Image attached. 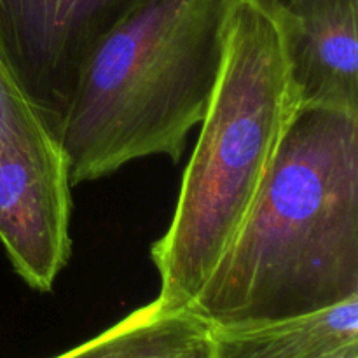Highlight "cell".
I'll return each instance as SVG.
<instances>
[{"mask_svg":"<svg viewBox=\"0 0 358 358\" xmlns=\"http://www.w3.org/2000/svg\"><path fill=\"white\" fill-rule=\"evenodd\" d=\"M358 296V112L301 105L247 220L187 310L212 329Z\"/></svg>","mask_w":358,"mask_h":358,"instance_id":"1","label":"cell"},{"mask_svg":"<svg viewBox=\"0 0 358 358\" xmlns=\"http://www.w3.org/2000/svg\"><path fill=\"white\" fill-rule=\"evenodd\" d=\"M299 107L278 17L262 0H238L173 217L150 247L164 306L187 310L198 296L247 220Z\"/></svg>","mask_w":358,"mask_h":358,"instance_id":"2","label":"cell"},{"mask_svg":"<svg viewBox=\"0 0 358 358\" xmlns=\"http://www.w3.org/2000/svg\"><path fill=\"white\" fill-rule=\"evenodd\" d=\"M238 0H142L87 59L58 126L72 185L178 163L205 115Z\"/></svg>","mask_w":358,"mask_h":358,"instance_id":"3","label":"cell"},{"mask_svg":"<svg viewBox=\"0 0 358 358\" xmlns=\"http://www.w3.org/2000/svg\"><path fill=\"white\" fill-rule=\"evenodd\" d=\"M142 0H0V58L58 135L101 41Z\"/></svg>","mask_w":358,"mask_h":358,"instance_id":"4","label":"cell"},{"mask_svg":"<svg viewBox=\"0 0 358 358\" xmlns=\"http://www.w3.org/2000/svg\"><path fill=\"white\" fill-rule=\"evenodd\" d=\"M70 187L52 129L0 145V241L14 271L37 292L52 290L70 259Z\"/></svg>","mask_w":358,"mask_h":358,"instance_id":"5","label":"cell"},{"mask_svg":"<svg viewBox=\"0 0 358 358\" xmlns=\"http://www.w3.org/2000/svg\"><path fill=\"white\" fill-rule=\"evenodd\" d=\"M278 17L301 105L358 112V0H262Z\"/></svg>","mask_w":358,"mask_h":358,"instance_id":"6","label":"cell"},{"mask_svg":"<svg viewBox=\"0 0 358 358\" xmlns=\"http://www.w3.org/2000/svg\"><path fill=\"white\" fill-rule=\"evenodd\" d=\"M213 358H358V296L285 320L212 329Z\"/></svg>","mask_w":358,"mask_h":358,"instance_id":"7","label":"cell"},{"mask_svg":"<svg viewBox=\"0 0 358 358\" xmlns=\"http://www.w3.org/2000/svg\"><path fill=\"white\" fill-rule=\"evenodd\" d=\"M55 358H213L212 327L159 299Z\"/></svg>","mask_w":358,"mask_h":358,"instance_id":"8","label":"cell"},{"mask_svg":"<svg viewBox=\"0 0 358 358\" xmlns=\"http://www.w3.org/2000/svg\"><path fill=\"white\" fill-rule=\"evenodd\" d=\"M52 129L0 58V145ZM55 131V129H52Z\"/></svg>","mask_w":358,"mask_h":358,"instance_id":"9","label":"cell"}]
</instances>
